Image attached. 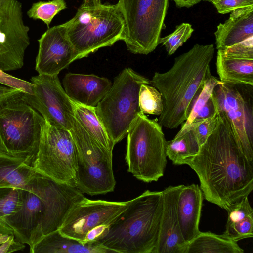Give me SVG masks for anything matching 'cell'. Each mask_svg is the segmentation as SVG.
I'll list each match as a JSON object with an SVG mask.
<instances>
[{
	"instance_id": "1",
	"label": "cell",
	"mask_w": 253,
	"mask_h": 253,
	"mask_svg": "<svg viewBox=\"0 0 253 253\" xmlns=\"http://www.w3.org/2000/svg\"><path fill=\"white\" fill-rule=\"evenodd\" d=\"M218 125L187 161L197 174L204 198L225 210L253 189V162L240 148L230 124L220 112Z\"/></svg>"
},
{
	"instance_id": "2",
	"label": "cell",
	"mask_w": 253,
	"mask_h": 253,
	"mask_svg": "<svg viewBox=\"0 0 253 253\" xmlns=\"http://www.w3.org/2000/svg\"><path fill=\"white\" fill-rule=\"evenodd\" d=\"M214 51L212 44H196L176 57L169 70L155 72L150 84L164 101V109L157 120L162 126L174 129L188 119L206 82L213 76L210 64Z\"/></svg>"
},
{
	"instance_id": "3",
	"label": "cell",
	"mask_w": 253,
	"mask_h": 253,
	"mask_svg": "<svg viewBox=\"0 0 253 253\" xmlns=\"http://www.w3.org/2000/svg\"><path fill=\"white\" fill-rule=\"evenodd\" d=\"M162 209V191H145L130 200L97 243L115 253H154Z\"/></svg>"
},
{
	"instance_id": "4",
	"label": "cell",
	"mask_w": 253,
	"mask_h": 253,
	"mask_svg": "<svg viewBox=\"0 0 253 253\" xmlns=\"http://www.w3.org/2000/svg\"><path fill=\"white\" fill-rule=\"evenodd\" d=\"M68 38L78 59L122 40L125 22L118 2L82 4L75 16L64 23Z\"/></svg>"
},
{
	"instance_id": "5",
	"label": "cell",
	"mask_w": 253,
	"mask_h": 253,
	"mask_svg": "<svg viewBox=\"0 0 253 253\" xmlns=\"http://www.w3.org/2000/svg\"><path fill=\"white\" fill-rule=\"evenodd\" d=\"M20 92L0 100V152L33 164L45 124Z\"/></svg>"
},
{
	"instance_id": "6",
	"label": "cell",
	"mask_w": 253,
	"mask_h": 253,
	"mask_svg": "<svg viewBox=\"0 0 253 253\" xmlns=\"http://www.w3.org/2000/svg\"><path fill=\"white\" fill-rule=\"evenodd\" d=\"M150 80L130 68L117 76L111 88L95 107L96 114L115 145L128 134L140 112L138 97L141 85Z\"/></svg>"
},
{
	"instance_id": "7",
	"label": "cell",
	"mask_w": 253,
	"mask_h": 253,
	"mask_svg": "<svg viewBox=\"0 0 253 253\" xmlns=\"http://www.w3.org/2000/svg\"><path fill=\"white\" fill-rule=\"evenodd\" d=\"M126 136L128 171L143 182L157 181L163 176L167 163L162 126L140 112Z\"/></svg>"
},
{
	"instance_id": "8",
	"label": "cell",
	"mask_w": 253,
	"mask_h": 253,
	"mask_svg": "<svg viewBox=\"0 0 253 253\" xmlns=\"http://www.w3.org/2000/svg\"><path fill=\"white\" fill-rule=\"evenodd\" d=\"M70 131L77 151L76 187L91 196L113 191L116 185L113 152L99 144L75 118Z\"/></svg>"
},
{
	"instance_id": "9",
	"label": "cell",
	"mask_w": 253,
	"mask_h": 253,
	"mask_svg": "<svg viewBox=\"0 0 253 253\" xmlns=\"http://www.w3.org/2000/svg\"><path fill=\"white\" fill-rule=\"evenodd\" d=\"M169 0H119L125 22L122 40L133 54H148L159 45Z\"/></svg>"
},
{
	"instance_id": "10",
	"label": "cell",
	"mask_w": 253,
	"mask_h": 253,
	"mask_svg": "<svg viewBox=\"0 0 253 253\" xmlns=\"http://www.w3.org/2000/svg\"><path fill=\"white\" fill-rule=\"evenodd\" d=\"M33 167L56 182L76 187L77 151L70 131L45 122Z\"/></svg>"
},
{
	"instance_id": "11",
	"label": "cell",
	"mask_w": 253,
	"mask_h": 253,
	"mask_svg": "<svg viewBox=\"0 0 253 253\" xmlns=\"http://www.w3.org/2000/svg\"><path fill=\"white\" fill-rule=\"evenodd\" d=\"M217 110L227 119L236 141L253 162V86L222 83L211 94Z\"/></svg>"
},
{
	"instance_id": "12",
	"label": "cell",
	"mask_w": 253,
	"mask_h": 253,
	"mask_svg": "<svg viewBox=\"0 0 253 253\" xmlns=\"http://www.w3.org/2000/svg\"><path fill=\"white\" fill-rule=\"evenodd\" d=\"M30 81L32 93L22 92L23 98L47 123L70 130L75 119L74 102L61 86L58 75L38 74Z\"/></svg>"
},
{
	"instance_id": "13",
	"label": "cell",
	"mask_w": 253,
	"mask_h": 253,
	"mask_svg": "<svg viewBox=\"0 0 253 253\" xmlns=\"http://www.w3.org/2000/svg\"><path fill=\"white\" fill-rule=\"evenodd\" d=\"M29 31L22 3L18 0H0V69L5 72L23 67L30 43Z\"/></svg>"
},
{
	"instance_id": "14",
	"label": "cell",
	"mask_w": 253,
	"mask_h": 253,
	"mask_svg": "<svg viewBox=\"0 0 253 253\" xmlns=\"http://www.w3.org/2000/svg\"><path fill=\"white\" fill-rule=\"evenodd\" d=\"M129 203L130 200L112 202L84 197L72 206L58 230L63 235L85 244V237L89 231L99 225H110Z\"/></svg>"
},
{
	"instance_id": "15",
	"label": "cell",
	"mask_w": 253,
	"mask_h": 253,
	"mask_svg": "<svg viewBox=\"0 0 253 253\" xmlns=\"http://www.w3.org/2000/svg\"><path fill=\"white\" fill-rule=\"evenodd\" d=\"M30 183L43 203V236L58 230L72 206L85 197L76 187L59 183L38 172Z\"/></svg>"
},
{
	"instance_id": "16",
	"label": "cell",
	"mask_w": 253,
	"mask_h": 253,
	"mask_svg": "<svg viewBox=\"0 0 253 253\" xmlns=\"http://www.w3.org/2000/svg\"><path fill=\"white\" fill-rule=\"evenodd\" d=\"M35 70L41 75H58L78 55L69 41L64 23L48 29L38 40Z\"/></svg>"
},
{
	"instance_id": "17",
	"label": "cell",
	"mask_w": 253,
	"mask_h": 253,
	"mask_svg": "<svg viewBox=\"0 0 253 253\" xmlns=\"http://www.w3.org/2000/svg\"><path fill=\"white\" fill-rule=\"evenodd\" d=\"M24 190L21 208L4 221L13 229L16 240L28 244L30 249L43 236V205L30 182Z\"/></svg>"
},
{
	"instance_id": "18",
	"label": "cell",
	"mask_w": 253,
	"mask_h": 253,
	"mask_svg": "<svg viewBox=\"0 0 253 253\" xmlns=\"http://www.w3.org/2000/svg\"><path fill=\"white\" fill-rule=\"evenodd\" d=\"M184 186H169L162 191L163 209L154 253H185L187 244L181 235L177 214L178 199Z\"/></svg>"
},
{
	"instance_id": "19",
	"label": "cell",
	"mask_w": 253,
	"mask_h": 253,
	"mask_svg": "<svg viewBox=\"0 0 253 253\" xmlns=\"http://www.w3.org/2000/svg\"><path fill=\"white\" fill-rule=\"evenodd\" d=\"M63 88L73 102L95 107L112 85L105 77L94 74L67 73L63 80Z\"/></svg>"
},
{
	"instance_id": "20",
	"label": "cell",
	"mask_w": 253,
	"mask_h": 253,
	"mask_svg": "<svg viewBox=\"0 0 253 253\" xmlns=\"http://www.w3.org/2000/svg\"><path fill=\"white\" fill-rule=\"evenodd\" d=\"M203 198L202 191L197 184L184 185L180 192L177 214L181 234L187 244L200 232L199 225Z\"/></svg>"
},
{
	"instance_id": "21",
	"label": "cell",
	"mask_w": 253,
	"mask_h": 253,
	"mask_svg": "<svg viewBox=\"0 0 253 253\" xmlns=\"http://www.w3.org/2000/svg\"><path fill=\"white\" fill-rule=\"evenodd\" d=\"M216 47L222 50L253 37V6L235 9L214 32Z\"/></svg>"
},
{
	"instance_id": "22",
	"label": "cell",
	"mask_w": 253,
	"mask_h": 253,
	"mask_svg": "<svg viewBox=\"0 0 253 253\" xmlns=\"http://www.w3.org/2000/svg\"><path fill=\"white\" fill-rule=\"evenodd\" d=\"M31 253H115L98 243L83 244L63 235L59 230L43 236L31 249Z\"/></svg>"
},
{
	"instance_id": "23",
	"label": "cell",
	"mask_w": 253,
	"mask_h": 253,
	"mask_svg": "<svg viewBox=\"0 0 253 253\" xmlns=\"http://www.w3.org/2000/svg\"><path fill=\"white\" fill-rule=\"evenodd\" d=\"M216 67L219 80L222 83L253 86V58L230 56L218 50Z\"/></svg>"
},
{
	"instance_id": "24",
	"label": "cell",
	"mask_w": 253,
	"mask_h": 253,
	"mask_svg": "<svg viewBox=\"0 0 253 253\" xmlns=\"http://www.w3.org/2000/svg\"><path fill=\"white\" fill-rule=\"evenodd\" d=\"M228 218L223 234L237 242L253 237V210L248 197L236 202L226 210Z\"/></svg>"
},
{
	"instance_id": "25",
	"label": "cell",
	"mask_w": 253,
	"mask_h": 253,
	"mask_svg": "<svg viewBox=\"0 0 253 253\" xmlns=\"http://www.w3.org/2000/svg\"><path fill=\"white\" fill-rule=\"evenodd\" d=\"M37 173L25 159L0 152V187L24 189Z\"/></svg>"
},
{
	"instance_id": "26",
	"label": "cell",
	"mask_w": 253,
	"mask_h": 253,
	"mask_svg": "<svg viewBox=\"0 0 253 253\" xmlns=\"http://www.w3.org/2000/svg\"><path fill=\"white\" fill-rule=\"evenodd\" d=\"M237 242L223 234L201 232L187 245L185 253H243Z\"/></svg>"
},
{
	"instance_id": "27",
	"label": "cell",
	"mask_w": 253,
	"mask_h": 253,
	"mask_svg": "<svg viewBox=\"0 0 253 253\" xmlns=\"http://www.w3.org/2000/svg\"><path fill=\"white\" fill-rule=\"evenodd\" d=\"M74 117L86 131L99 144L112 151L115 146L96 114L95 107L74 102Z\"/></svg>"
},
{
	"instance_id": "28",
	"label": "cell",
	"mask_w": 253,
	"mask_h": 253,
	"mask_svg": "<svg viewBox=\"0 0 253 253\" xmlns=\"http://www.w3.org/2000/svg\"><path fill=\"white\" fill-rule=\"evenodd\" d=\"M200 147L193 132L189 130L182 135L166 141V154L173 164H186L198 153Z\"/></svg>"
},
{
	"instance_id": "29",
	"label": "cell",
	"mask_w": 253,
	"mask_h": 253,
	"mask_svg": "<svg viewBox=\"0 0 253 253\" xmlns=\"http://www.w3.org/2000/svg\"><path fill=\"white\" fill-rule=\"evenodd\" d=\"M25 190L14 187H0V220L4 221L17 212L23 204Z\"/></svg>"
},
{
	"instance_id": "30",
	"label": "cell",
	"mask_w": 253,
	"mask_h": 253,
	"mask_svg": "<svg viewBox=\"0 0 253 253\" xmlns=\"http://www.w3.org/2000/svg\"><path fill=\"white\" fill-rule=\"evenodd\" d=\"M67 8L65 0L39 1L33 3L27 15L34 20H41L49 28L53 18L62 10Z\"/></svg>"
},
{
	"instance_id": "31",
	"label": "cell",
	"mask_w": 253,
	"mask_h": 253,
	"mask_svg": "<svg viewBox=\"0 0 253 253\" xmlns=\"http://www.w3.org/2000/svg\"><path fill=\"white\" fill-rule=\"evenodd\" d=\"M138 103L140 112L144 114L160 115L164 109L162 95L156 88L149 84L141 85Z\"/></svg>"
},
{
	"instance_id": "32",
	"label": "cell",
	"mask_w": 253,
	"mask_h": 253,
	"mask_svg": "<svg viewBox=\"0 0 253 253\" xmlns=\"http://www.w3.org/2000/svg\"><path fill=\"white\" fill-rule=\"evenodd\" d=\"M194 29L188 23H182L176 26L171 34L159 39L158 44L165 46L169 55L173 54L189 39Z\"/></svg>"
},
{
	"instance_id": "33",
	"label": "cell",
	"mask_w": 253,
	"mask_h": 253,
	"mask_svg": "<svg viewBox=\"0 0 253 253\" xmlns=\"http://www.w3.org/2000/svg\"><path fill=\"white\" fill-rule=\"evenodd\" d=\"M222 83V82L214 76H212L206 82L203 90L193 105L188 119L186 120L185 123L182 126L180 130L175 136L177 137L182 135L188 131L189 126L194 118L201 108L211 97L214 88L217 84Z\"/></svg>"
},
{
	"instance_id": "34",
	"label": "cell",
	"mask_w": 253,
	"mask_h": 253,
	"mask_svg": "<svg viewBox=\"0 0 253 253\" xmlns=\"http://www.w3.org/2000/svg\"><path fill=\"white\" fill-rule=\"evenodd\" d=\"M219 120V114L217 112L213 117L194 124L190 126L189 130L193 132L200 146L206 142L215 129Z\"/></svg>"
},
{
	"instance_id": "35",
	"label": "cell",
	"mask_w": 253,
	"mask_h": 253,
	"mask_svg": "<svg viewBox=\"0 0 253 253\" xmlns=\"http://www.w3.org/2000/svg\"><path fill=\"white\" fill-rule=\"evenodd\" d=\"M0 84L11 88L19 89L25 93H32L33 84L30 82L11 76L1 69Z\"/></svg>"
},
{
	"instance_id": "36",
	"label": "cell",
	"mask_w": 253,
	"mask_h": 253,
	"mask_svg": "<svg viewBox=\"0 0 253 253\" xmlns=\"http://www.w3.org/2000/svg\"><path fill=\"white\" fill-rule=\"evenodd\" d=\"M222 50L228 55L253 58V37Z\"/></svg>"
},
{
	"instance_id": "37",
	"label": "cell",
	"mask_w": 253,
	"mask_h": 253,
	"mask_svg": "<svg viewBox=\"0 0 253 253\" xmlns=\"http://www.w3.org/2000/svg\"><path fill=\"white\" fill-rule=\"evenodd\" d=\"M211 3L220 14H226L237 9L253 6V0H219Z\"/></svg>"
},
{
	"instance_id": "38",
	"label": "cell",
	"mask_w": 253,
	"mask_h": 253,
	"mask_svg": "<svg viewBox=\"0 0 253 253\" xmlns=\"http://www.w3.org/2000/svg\"><path fill=\"white\" fill-rule=\"evenodd\" d=\"M25 248L24 244L15 240L14 235H0V253H9Z\"/></svg>"
},
{
	"instance_id": "39",
	"label": "cell",
	"mask_w": 253,
	"mask_h": 253,
	"mask_svg": "<svg viewBox=\"0 0 253 253\" xmlns=\"http://www.w3.org/2000/svg\"><path fill=\"white\" fill-rule=\"evenodd\" d=\"M217 112L215 103L211 95L194 118L189 126L188 131L190 126L193 124L212 117L216 114Z\"/></svg>"
},
{
	"instance_id": "40",
	"label": "cell",
	"mask_w": 253,
	"mask_h": 253,
	"mask_svg": "<svg viewBox=\"0 0 253 253\" xmlns=\"http://www.w3.org/2000/svg\"><path fill=\"white\" fill-rule=\"evenodd\" d=\"M22 92L17 89H13L4 85H0V100L15 94Z\"/></svg>"
},
{
	"instance_id": "41",
	"label": "cell",
	"mask_w": 253,
	"mask_h": 253,
	"mask_svg": "<svg viewBox=\"0 0 253 253\" xmlns=\"http://www.w3.org/2000/svg\"><path fill=\"white\" fill-rule=\"evenodd\" d=\"M173 1L176 6L179 8H190L199 3L201 0H171Z\"/></svg>"
},
{
	"instance_id": "42",
	"label": "cell",
	"mask_w": 253,
	"mask_h": 253,
	"mask_svg": "<svg viewBox=\"0 0 253 253\" xmlns=\"http://www.w3.org/2000/svg\"><path fill=\"white\" fill-rule=\"evenodd\" d=\"M0 234L14 235V232L13 229L5 221L0 220Z\"/></svg>"
},
{
	"instance_id": "43",
	"label": "cell",
	"mask_w": 253,
	"mask_h": 253,
	"mask_svg": "<svg viewBox=\"0 0 253 253\" xmlns=\"http://www.w3.org/2000/svg\"><path fill=\"white\" fill-rule=\"evenodd\" d=\"M101 3V0H84L83 4L86 5H94L98 4Z\"/></svg>"
},
{
	"instance_id": "44",
	"label": "cell",
	"mask_w": 253,
	"mask_h": 253,
	"mask_svg": "<svg viewBox=\"0 0 253 253\" xmlns=\"http://www.w3.org/2000/svg\"><path fill=\"white\" fill-rule=\"evenodd\" d=\"M204 0L206 1H208V2H212V1H216V0Z\"/></svg>"
}]
</instances>
